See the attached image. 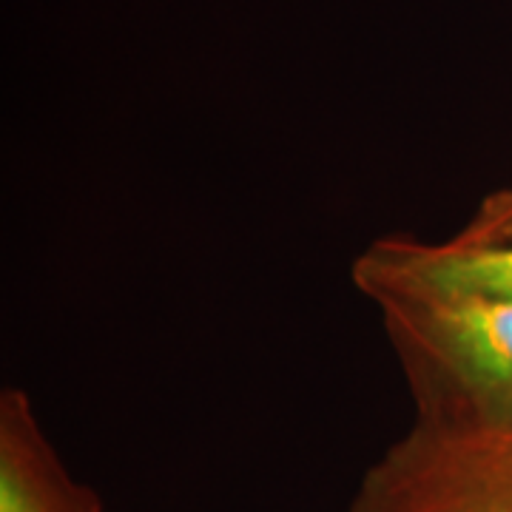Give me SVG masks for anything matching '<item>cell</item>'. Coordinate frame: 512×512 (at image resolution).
I'll use <instances>...</instances> for the list:
<instances>
[{
    "mask_svg": "<svg viewBox=\"0 0 512 512\" xmlns=\"http://www.w3.org/2000/svg\"><path fill=\"white\" fill-rule=\"evenodd\" d=\"M456 239L473 242V245L512 242V188H501L490 197H484L476 214L458 231Z\"/></svg>",
    "mask_w": 512,
    "mask_h": 512,
    "instance_id": "5b68a950",
    "label": "cell"
},
{
    "mask_svg": "<svg viewBox=\"0 0 512 512\" xmlns=\"http://www.w3.org/2000/svg\"><path fill=\"white\" fill-rule=\"evenodd\" d=\"M350 279L362 296L376 288H427L512 299V242L382 237L353 259Z\"/></svg>",
    "mask_w": 512,
    "mask_h": 512,
    "instance_id": "3957f363",
    "label": "cell"
},
{
    "mask_svg": "<svg viewBox=\"0 0 512 512\" xmlns=\"http://www.w3.org/2000/svg\"><path fill=\"white\" fill-rule=\"evenodd\" d=\"M402 367L416 419L512 433V299L484 293L367 291Z\"/></svg>",
    "mask_w": 512,
    "mask_h": 512,
    "instance_id": "6da1fadb",
    "label": "cell"
},
{
    "mask_svg": "<svg viewBox=\"0 0 512 512\" xmlns=\"http://www.w3.org/2000/svg\"><path fill=\"white\" fill-rule=\"evenodd\" d=\"M0 512H106L100 495L57 456L18 387L0 393Z\"/></svg>",
    "mask_w": 512,
    "mask_h": 512,
    "instance_id": "277c9868",
    "label": "cell"
},
{
    "mask_svg": "<svg viewBox=\"0 0 512 512\" xmlns=\"http://www.w3.org/2000/svg\"><path fill=\"white\" fill-rule=\"evenodd\" d=\"M348 512H512V433L413 419L359 478Z\"/></svg>",
    "mask_w": 512,
    "mask_h": 512,
    "instance_id": "7a4b0ae2",
    "label": "cell"
}]
</instances>
